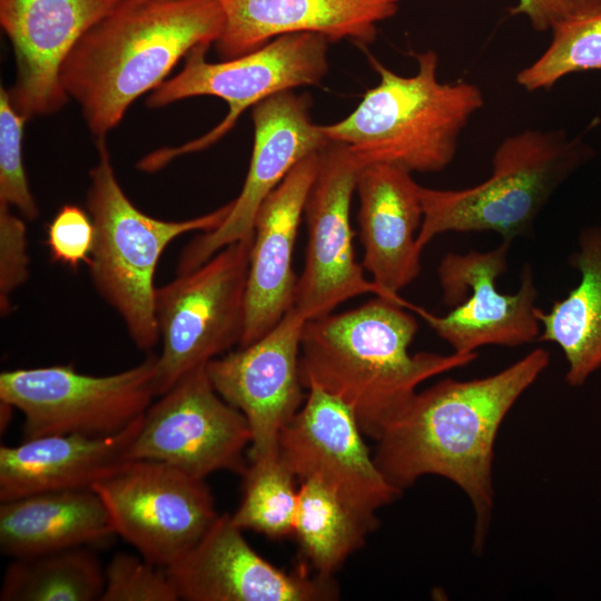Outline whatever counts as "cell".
<instances>
[{
  "label": "cell",
  "instance_id": "1",
  "mask_svg": "<svg viewBox=\"0 0 601 601\" xmlns=\"http://www.w3.org/2000/svg\"><path fill=\"white\" fill-rule=\"evenodd\" d=\"M550 364L534 348L506 368L482 378H445L416 392L376 440L374 460L400 491L424 475L456 484L475 514L473 549L481 552L490 528L494 444L505 416Z\"/></svg>",
  "mask_w": 601,
  "mask_h": 601
},
{
  "label": "cell",
  "instance_id": "2",
  "mask_svg": "<svg viewBox=\"0 0 601 601\" xmlns=\"http://www.w3.org/2000/svg\"><path fill=\"white\" fill-rule=\"evenodd\" d=\"M410 303L377 296L305 323L299 355L305 388L342 400L364 434L377 440L424 381L472 363L477 353H410L418 331Z\"/></svg>",
  "mask_w": 601,
  "mask_h": 601
},
{
  "label": "cell",
  "instance_id": "3",
  "mask_svg": "<svg viewBox=\"0 0 601 601\" xmlns=\"http://www.w3.org/2000/svg\"><path fill=\"white\" fill-rule=\"evenodd\" d=\"M225 16L216 0H120L78 40L60 72L99 138L164 82L194 48L215 45Z\"/></svg>",
  "mask_w": 601,
  "mask_h": 601
},
{
  "label": "cell",
  "instance_id": "4",
  "mask_svg": "<svg viewBox=\"0 0 601 601\" xmlns=\"http://www.w3.org/2000/svg\"><path fill=\"white\" fill-rule=\"evenodd\" d=\"M417 71L402 76L373 56L377 85L368 89L344 119L322 126L328 140L344 144L358 162L391 164L411 173H439L454 159L459 138L484 105L471 82H441L439 56H415Z\"/></svg>",
  "mask_w": 601,
  "mask_h": 601
},
{
  "label": "cell",
  "instance_id": "5",
  "mask_svg": "<svg viewBox=\"0 0 601 601\" xmlns=\"http://www.w3.org/2000/svg\"><path fill=\"white\" fill-rule=\"evenodd\" d=\"M595 155L581 136L563 129H525L504 138L492 157V175L463 189L421 186L423 252L447 231H494L512 242L533 228L559 187Z\"/></svg>",
  "mask_w": 601,
  "mask_h": 601
},
{
  "label": "cell",
  "instance_id": "6",
  "mask_svg": "<svg viewBox=\"0 0 601 601\" xmlns=\"http://www.w3.org/2000/svg\"><path fill=\"white\" fill-rule=\"evenodd\" d=\"M90 170L87 207L95 227L89 273L97 293L121 317L135 346L147 353L159 342L154 277L166 247L177 237L218 227L234 201L186 220H161L139 210L120 187L104 138Z\"/></svg>",
  "mask_w": 601,
  "mask_h": 601
},
{
  "label": "cell",
  "instance_id": "7",
  "mask_svg": "<svg viewBox=\"0 0 601 601\" xmlns=\"http://www.w3.org/2000/svg\"><path fill=\"white\" fill-rule=\"evenodd\" d=\"M328 43L318 33H288L217 63L206 60L209 47L194 48L186 56L184 68L151 91L147 106L162 107L190 97L214 96L228 105V112L204 136L154 151L140 160L138 168L155 171L176 157L205 149L226 135L247 108L282 91L319 85L329 67Z\"/></svg>",
  "mask_w": 601,
  "mask_h": 601
},
{
  "label": "cell",
  "instance_id": "8",
  "mask_svg": "<svg viewBox=\"0 0 601 601\" xmlns=\"http://www.w3.org/2000/svg\"><path fill=\"white\" fill-rule=\"evenodd\" d=\"M253 234L156 288L155 315L161 341L156 362L157 396L191 371L239 346Z\"/></svg>",
  "mask_w": 601,
  "mask_h": 601
},
{
  "label": "cell",
  "instance_id": "9",
  "mask_svg": "<svg viewBox=\"0 0 601 601\" xmlns=\"http://www.w3.org/2000/svg\"><path fill=\"white\" fill-rule=\"evenodd\" d=\"M157 355L125 371L95 376L72 365L4 371L0 402L23 415L22 440L52 434L108 436L140 417L156 395Z\"/></svg>",
  "mask_w": 601,
  "mask_h": 601
},
{
  "label": "cell",
  "instance_id": "10",
  "mask_svg": "<svg viewBox=\"0 0 601 601\" xmlns=\"http://www.w3.org/2000/svg\"><path fill=\"white\" fill-rule=\"evenodd\" d=\"M92 490L116 535L162 568L184 555L218 515L205 479L159 461L130 460Z\"/></svg>",
  "mask_w": 601,
  "mask_h": 601
},
{
  "label": "cell",
  "instance_id": "11",
  "mask_svg": "<svg viewBox=\"0 0 601 601\" xmlns=\"http://www.w3.org/2000/svg\"><path fill=\"white\" fill-rule=\"evenodd\" d=\"M250 440L245 416L217 393L205 365L150 404L129 459L164 462L198 479L218 471L243 476Z\"/></svg>",
  "mask_w": 601,
  "mask_h": 601
},
{
  "label": "cell",
  "instance_id": "12",
  "mask_svg": "<svg viewBox=\"0 0 601 601\" xmlns=\"http://www.w3.org/2000/svg\"><path fill=\"white\" fill-rule=\"evenodd\" d=\"M511 243L489 252L447 253L437 267L443 302L454 308L444 316L411 305L456 353H474L485 345L516 347L539 338L538 288L532 267L523 265L515 294H502L496 279L508 268Z\"/></svg>",
  "mask_w": 601,
  "mask_h": 601
},
{
  "label": "cell",
  "instance_id": "13",
  "mask_svg": "<svg viewBox=\"0 0 601 601\" xmlns=\"http://www.w3.org/2000/svg\"><path fill=\"white\" fill-rule=\"evenodd\" d=\"M361 168L344 144L329 141L318 152L304 208L306 259L293 305L306 321L328 315L359 295L384 296L355 259L349 210Z\"/></svg>",
  "mask_w": 601,
  "mask_h": 601
},
{
  "label": "cell",
  "instance_id": "14",
  "mask_svg": "<svg viewBox=\"0 0 601 601\" xmlns=\"http://www.w3.org/2000/svg\"><path fill=\"white\" fill-rule=\"evenodd\" d=\"M306 322L292 306L264 336L206 364L217 393L249 425L248 462L278 455L279 434L305 402L299 355Z\"/></svg>",
  "mask_w": 601,
  "mask_h": 601
},
{
  "label": "cell",
  "instance_id": "15",
  "mask_svg": "<svg viewBox=\"0 0 601 601\" xmlns=\"http://www.w3.org/2000/svg\"><path fill=\"white\" fill-rule=\"evenodd\" d=\"M307 390L304 404L279 434V459L297 480L318 479L358 511L376 516L402 491L370 454L353 411L318 386Z\"/></svg>",
  "mask_w": 601,
  "mask_h": 601
},
{
  "label": "cell",
  "instance_id": "16",
  "mask_svg": "<svg viewBox=\"0 0 601 601\" xmlns=\"http://www.w3.org/2000/svg\"><path fill=\"white\" fill-rule=\"evenodd\" d=\"M307 93L286 90L253 107L254 144L249 169L233 207L215 229L193 239L181 252L177 274L195 269L221 248L253 234L258 208L287 174L331 140L311 117Z\"/></svg>",
  "mask_w": 601,
  "mask_h": 601
},
{
  "label": "cell",
  "instance_id": "17",
  "mask_svg": "<svg viewBox=\"0 0 601 601\" xmlns=\"http://www.w3.org/2000/svg\"><path fill=\"white\" fill-rule=\"evenodd\" d=\"M166 572L185 601H328L338 597L333 578L286 572L262 558L231 514H218L203 536Z\"/></svg>",
  "mask_w": 601,
  "mask_h": 601
},
{
  "label": "cell",
  "instance_id": "18",
  "mask_svg": "<svg viewBox=\"0 0 601 601\" xmlns=\"http://www.w3.org/2000/svg\"><path fill=\"white\" fill-rule=\"evenodd\" d=\"M120 0H0V23L12 45L17 77L10 97L28 120L68 100L61 68L78 40Z\"/></svg>",
  "mask_w": 601,
  "mask_h": 601
},
{
  "label": "cell",
  "instance_id": "19",
  "mask_svg": "<svg viewBox=\"0 0 601 601\" xmlns=\"http://www.w3.org/2000/svg\"><path fill=\"white\" fill-rule=\"evenodd\" d=\"M318 152L302 159L257 210L246 287L245 327L238 347L268 333L294 305L298 278L293 269V254L306 198L317 171Z\"/></svg>",
  "mask_w": 601,
  "mask_h": 601
},
{
  "label": "cell",
  "instance_id": "20",
  "mask_svg": "<svg viewBox=\"0 0 601 601\" xmlns=\"http://www.w3.org/2000/svg\"><path fill=\"white\" fill-rule=\"evenodd\" d=\"M356 191L362 266L384 296L400 299L398 293L421 272L422 250L416 244L423 220L421 186L403 167L370 164L358 173Z\"/></svg>",
  "mask_w": 601,
  "mask_h": 601
},
{
  "label": "cell",
  "instance_id": "21",
  "mask_svg": "<svg viewBox=\"0 0 601 601\" xmlns=\"http://www.w3.org/2000/svg\"><path fill=\"white\" fill-rule=\"evenodd\" d=\"M225 16L215 42L223 60L254 51L288 33L313 32L329 42L366 47L377 23L396 14L401 0H216Z\"/></svg>",
  "mask_w": 601,
  "mask_h": 601
},
{
  "label": "cell",
  "instance_id": "22",
  "mask_svg": "<svg viewBox=\"0 0 601 601\" xmlns=\"http://www.w3.org/2000/svg\"><path fill=\"white\" fill-rule=\"evenodd\" d=\"M142 415L108 436L52 434L1 445L0 502L43 492L92 489L130 461L129 447Z\"/></svg>",
  "mask_w": 601,
  "mask_h": 601
},
{
  "label": "cell",
  "instance_id": "23",
  "mask_svg": "<svg viewBox=\"0 0 601 601\" xmlns=\"http://www.w3.org/2000/svg\"><path fill=\"white\" fill-rule=\"evenodd\" d=\"M115 535L92 489L37 493L0 504V549L11 559L101 544Z\"/></svg>",
  "mask_w": 601,
  "mask_h": 601
},
{
  "label": "cell",
  "instance_id": "24",
  "mask_svg": "<svg viewBox=\"0 0 601 601\" xmlns=\"http://www.w3.org/2000/svg\"><path fill=\"white\" fill-rule=\"evenodd\" d=\"M578 245L569 264L580 272V283L549 312L535 311L541 326L538 339L562 349L565 382L574 387L601 368V225L582 228Z\"/></svg>",
  "mask_w": 601,
  "mask_h": 601
},
{
  "label": "cell",
  "instance_id": "25",
  "mask_svg": "<svg viewBox=\"0 0 601 601\" xmlns=\"http://www.w3.org/2000/svg\"><path fill=\"white\" fill-rule=\"evenodd\" d=\"M293 535L316 574L333 578L346 559L378 526L318 479L299 481Z\"/></svg>",
  "mask_w": 601,
  "mask_h": 601
},
{
  "label": "cell",
  "instance_id": "26",
  "mask_svg": "<svg viewBox=\"0 0 601 601\" xmlns=\"http://www.w3.org/2000/svg\"><path fill=\"white\" fill-rule=\"evenodd\" d=\"M105 569L88 546L16 558L7 565L1 601H97Z\"/></svg>",
  "mask_w": 601,
  "mask_h": 601
},
{
  "label": "cell",
  "instance_id": "27",
  "mask_svg": "<svg viewBox=\"0 0 601 601\" xmlns=\"http://www.w3.org/2000/svg\"><path fill=\"white\" fill-rule=\"evenodd\" d=\"M551 30L545 51L516 73L518 85L526 91L551 89L573 72L601 70V0H577Z\"/></svg>",
  "mask_w": 601,
  "mask_h": 601
},
{
  "label": "cell",
  "instance_id": "28",
  "mask_svg": "<svg viewBox=\"0 0 601 601\" xmlns=\"http://www.w3.org/2000/svg\"><path fill=\"white\" fill-rule=\"evenodd\" d=\"M297 479L279 455L248 462L243 475L242 501L231 514L243 531L250 530L270 539L293 535L297 510Z\"/></svg>",
  "mask_w": 601,
  "mask_h": 601
},
{
  "label": "cell",
  "instance_id": "29",
  "mask_svg": "<svg viewBox=\"0 0 601 601\" xmlns=\"http://www.w3.org/2000/svg\"><path fill=\"white\" fill-rule=\"evenodd\" d=\"M23 117L13 106L10 93L0 88V203L17 208L33 220L39 209L28 185L23 159Z\"/></svg>",
  "mask_w": 601,
  "mask_h": 601
},
{
  "label": "cell",
  "instance_id": "30",
  "mask_svg": "<svg viewBox=\"0 0 601 601\" xmlns=\"http://www.w3.org/2000/svg\"><path fill=\"white\" fill-rule=\"evenodd\" d=\"M166 569L141 555L116 553L105 568L100 601H178Z\"/></svg>",
  "mask_w": 601,
  "mask_h": 601
},
{
  "label": "cell",
  "instance_id": "31",
  "mask_svg": "<svg viewBox=\"0 0 601 601\" xmlns=\"http://www.w3.org/2000/svg\"><path fill=\"white\" fill-rule=\"evenodd\" d=\"M95 240V227L89 217L76 205H63L47 230L46 244L53 262L76 269L89 263Z\"/></svg>",
  "mask_w": 601,
  "mask_h": 601
},
{
  "label": "cell",
  "instance_id": "32",
  "mask_svg": "<svg viewBox=\"0 0 601 601\" xmlns=\"http://www.w3.org/2000/svg\"><path fill=\"white\" fill-rule=\"evenodd\" d=\"M29 275L26 225L11 211V206L0 203V308L10 311V296Z\"/></svg>",
  "mask_w": 601,
  "mask_h": 601
},
{
  "label": "cell",
  "instance_id": "33",
  "mask_svg": "<svg viewBox=\"0 0 601 601\" xmlns=\"http://www.w3.org/2000/svg\"><path fill=\"white\" fill-rule=\"evenodd\" d=\"M575 2L577 0H519L511 13L526 17L535 31L545 32L565 18L574 9Z\"/></svg>",
  "mask_w": 601,
  "mask_h": 601
}]
</instances>
